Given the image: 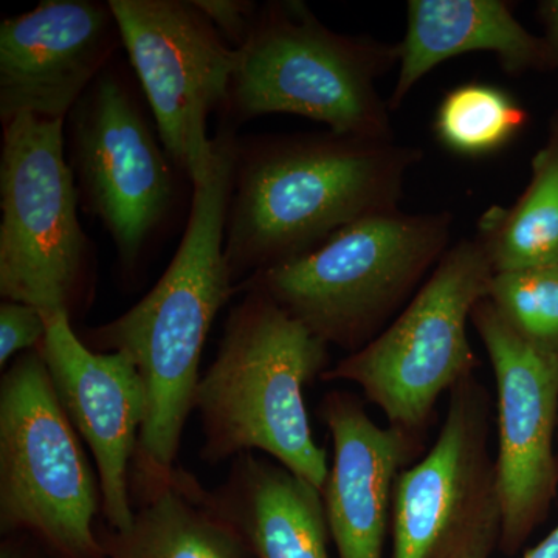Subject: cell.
Returning a JSON list of instances; mask_svg holds the SVG:
<instances>
[{
	"mask_svg": "<svg viewBox=\"0 0 558 558\" xmlns=\"http://www.w3.org/2000/svg\"><path fill=\"white\" fill-rule=\"evenodd\" d=\"M236 143L227 124L213 137L211 157L191 179L185 233L159 282L130 311L83 337L94 351L126 354L145 385L148 409L132 464L137 475L175 469L183 429L196 410L202 351L213 322L236 293L223 253Z\"/></svg>",
	"mask_w": 558,
	"mask_h": 558,
	"instance_id": "obj_1",
	"label": "cell"
},
{
	"mask_svg": "<svg viewBox=\"0 0 558 558\" xmlns=\"http://www.w3.org/2000/svg\"><path fill=\"white\" fill-rule=\"evenodd\" d=\"M421 159L395 140L330 131L238 138L223 245L234 288L355 220L398 208L407 172Z\"/></svg>",
	"mask_w": 558,
	"mask_h": 558,
	"instance_id": "obj_2",
	"label": "cell"
},
{
	"mask_svg": "<svg viewBox=\"0 0 558 558\" xmlns=\"http://www.w3.org/2000/svg\"><path fill=\"white\" fill-rule=\"evenodd\" d=\"M241 293L197 388L201 459L266 454L322 492L330 465L312 435L306 389L329 369V344L266 293Z\"/></svg>",
	"mask_w": 558,
	"mask_h": 558,
	"instance_id": "obj_3",
	"label": "cell"
},
{
	"mask_svg": "<svg viewBox=\"0 0 558 558\" xmlns=\"http://www.w3.org/2000/svg\"><path fill=\"white\" fill-rule=\"evenodd\" d=\"M450 213H376L317 248L259 271L236 292L259 290L332 347L359 351L416 295L450 240Z\"/></svg>",
	"mask_w": 558,
	"mask_h": 558,
	"instance_id": "obj_4",
	"label": "cell"
},
{
	"mask_svg": "<svg viewBox=\"0 0 558 558\" xmlns=\"http://www.w3.org/2000/svg\"><path fill=\"white\" fill-rule=\"evenodd\" d=\"M399 60V44L332 32L300 0L266 3L236 50L227 124L292 113L333 134L391 142L376 83Z\"/></svg>",
	"mask_w": 558,
	"mask_h": 558,
	"instance_id": "obj_5",
	"label": "cell"
},
{
	"mask_svg": "<svg viewBox=\"0 0 558 558\" xmlns=\"http://www.w3.org/2000/svg\"><path fill=\"white\" fill-rule=\"evenodd\" d=\"M100 476L38 351L0 381V532L39 539L58 558H106L97 535Z\"/></svg>",
	"mask_w": 558,
	"mask_h": 558,
	"instance_id": "obj_6",
	"label": "cell"
},
{
	"mask_svg": "<svg viewBox=\"0 0 558 558\" xmlns=\"http://www.w3.org/2000/svg\"><path fill=\"white\" fill-rule=\"evenodd\" d=\"M494 275L478 241L458 242L398 317L322 380L357 385L389 427L424 439L440 396L473 376L478 365L468 325L476 304L487 299Z\"/></svg>",
	"mask_w": 558,
	"mask_h": 558,
	"instance_id": "obj_7",
	"label": "cell"
},
{
	"mask_svg": "<svg viewBox=\"0 0 558 558\" xmlns=\"http://www.w3.org/2000/svg\"><path fill=\"white\" fill-rule=\"evenodd\" d=\"M65 149V120L16 117L0 154V295L70 318L92 292L90 242Z\"/></svg>",
	"mask_w": 558,
	"mask_h": 558,
	"instance_id": "obj_8",
	"label": "cell"
},
{
	"mask_svg": "<svg viewBox=\"0 0 558 558\" xmlns=\"http://www.w3.org/2000/svg\"><path fill=\"white\" fill-rule=\"evenodd\" d=\"M80 201L102 223L120 269L134 277L178 199V167L119 69L108 65L65 120Z\"/></svg>",
	"mask_w": 558,
	"mask_h": 558,
	"instance_id": "obj_9",
	"label": "cell"
},
{
	"mask_svg": "<svg viewBox=\"0 0 558 558\" xmlns=\"http://www.w3.org/2000/svg\"><path fill=\"white\" fill-rule=\"evenodd\" d=\"M449 395L432 449L396 480L391 558H490L501 539L490 395L475 374Z\"/></svg>",
	"mask_w": 558,
	"mask_h": 558,
	"instance_id": "obj_10",
	"label": "cell"
},
{
	"mask_svg": "<svg viewBox=\"0 0 558 558\" xmlns=\"http://www.w3.org/2000/svg\"><path fill=\"white\" fill-rule=\"evenodd\" d=\"M172 163L193 179L213 153L208 119L226 109L236 50L194 0H109Z\"/></svg>",
	"mask_w": 558,
	"mask_h": 558,
	"instance_id": "obj_11",
	"label": "cell"
},
{
	"mask_svg": "<svg viewBox=\"0 0 558 558\" xmlns=\"http://www.w3.org/2000/svg\"><path fill=\"white\" fill-rule=\"evenodd\" d=\"M472 325L497 384L499 548L513 554L542 523L556 497L558 354L520 336L487 299L473 310Z\"/></svg>",
	"mask_w": 558,
	"mask_h": 558,
	"instance_id": "obj_12",
	"label": "cell"
},
{
	"mask_svg": "<svg viewBox=\"0 0 558 558\" xmlns=\"http://www.w3.org/2000/svg\"><path fill=\"white\" fill-rule=\"evenodd\" d=\"M44 317L46 337L36 351L49 369L62 409L95 459L102 523L126 531L134 520L132 464L148 409L145 385L123 352L87 347L68 314Z\"/></svg>",
	"mask_w": 558,
	"mask_h": 558,
	"instance_id": "obj_13",
	"label": "cell"
},
{
	"mask_svg": "<svg viewBox=\"0 0 558 558\" xmlns=\"http://www.w3.org/2000/svg\"><path fill=\"white\" fill-rule=\"evenodd\" d=\"M121 43L109 2L44 0L0 24V119L68 120Z\"/></svg>",
	"mask_w": 558,
	"mask_h": 558,
	"instance_id": "obj_14",
	"label": "cell"
},
{
	"mask_svg": "<svg viewBox=\"0 0 558 558\" xmlns=\"http://www.w3.org/2000/svg\"><path fill=\"white\" fill-rule=\"evenodd\" d=\"M318 414L333 447L322 497L337 556L384 558L396 480L422 454L424 439L380 427L357 396L340 389L323 398Z\"/></svg>",
	"mask_w": 558,
	"mask_h": 558,
	"instance_id": "obj_15",
	"label": "cell"
},
{
	"mask_svg": "<svg viewBox=\"0 0 558 558\" xmlns=\"http://www.w3.org/2000/svg\"><path fill=\"white\" fill-rule=\"evenodd\" d=\"M399 76L388 101L398 109L440 62L470 51H494L509 75L550 70L545 39L532 35L502 0H410Z\"/></svg>",
	"mask_w": 558,
	"mask_h": 558,
	"instance_id": "obj_16",
	"label": "cell"
},
{
	"mask_svg": "<svg viewBox=\"0 0 558 558\" xmlns=\"http://www.w3.org/2000/svg\"><path fill=\"white\" fill-rule=\"evenodd\" d=\"M207 495L256 558H330L322 492L274 459L240 454Z\"/></svg>",
	"mask_w": 558,
	"mask_h": 558,
	"instance_id": "obj_17",
	"label": "cell"
},
{
	"mask_svg": "<svg viewBox=\"0 0 558 558\" xmlns=\"http://www.w3.org/2000/svg\"><path fill=\"white\" fill-rule=\"evenodd\" d=\"M134 520L126 531L97 526L106 558H256L236 526L182 469L131 476Z\"/></svg>",
	"mask_w": 558,
	"mask_h": 558,
	"instance_id": "obj_18",
	"label": "cell"
},
{
	"mask_svg": "<svg viewBox=\"0 0 558 558\" xmlns=\"http://www.w3.org/2000/svg\"><path fill=\"white\" fill-rule=\"evenodd\" d=\"M475 240L495 274L558 264V112L548 142L532 160L526 190L512 207L488 208Z\"/></svg>",
	"mask_w": 558,
	"mask_h": 558,
	"instance_id": "obj_19",
	"label": "cell"
},
{
	"mask_svg": "<svg viewBox=\"0 0 558 558\" xmlns=\"http://www.w3.org/2000/svg\"><path fill=\"white\" fill-rule=\"evenodd\" d=\"M527 123V110L508 90L468 83L442 98L433 128L444 148L458 156L484 157L505 149Z\"/></svg>",
	"mask_w": 558,
	"mask_h": 558,
	"instance_id": "obj_20",
	"label": "cell"
},
{
	"mask_svg": "<svg viewBox=\"0 0 558 558\" xmlns=\"http://www.w3.org/2000/svg\"><path fill=\"white\" fill-rule=\"evenodd\" d=\"M487 300L520 336L558 354V264L498 271Z\"/></svg>",
	"mask_w": 558,
	"mask_h": 558,
	"instance_id": "obj_21",
	"label": "cell"
},
{
	"mask_svg": "<svg viewBox=\"0 0 558 558\" xmlns=\"http://www.w3.org/2000/svg\"><path fill=\"white\" fill-rule=\"evenodd\" d=\"M46 330L43 312L31 304L3 301L0 306V366L9 368L11 359L38 349Z\"/></svg>",
	"mask_w": 558,
	"mask_h": 558,
	"instance_id": "obj_22",
	"label": "cell"
},
{
	"mask_svg": "<svg viewBox=\"0 0 558 558\" xmlns=\"http://www.w3.org/2000/svg\"><path fill=\"white\" fill-rule=\"evenodd\" d=\"M194 3L234 50L247 40L259 11L256 3L247 0H194Z\"/></svg>",
	"mask_w": 558,
	"mask_h": 558,
	"instance_id": "obj_23",
	"label": "cell"
},
{
	"mask_svg": "<svg viewBox=\"0 0 558 558\" xmlns=\"http://www.w3.org/2000/svg\"><path fill=\"white\" fill-rule=\"evenodd\" d=\"M2 537L0 558H58L39 539L24 532L2 535Z\"/></svg>",
	"mask_w": 558,
	"mask_h": 558,
	"instance_id": "obj_24",
	"label": "cell"
},
{
	"mask_svg": "<svg viewBox=\"0 0 558 558\" xmlns=\"http://www.w3.org/2000/svg\"><path fill=\"white\" fill-rule=\"evenodd\" d=\"M538 17L545 27L543 39L548 46L553 69H558V0L539 2Z\"/></svg>",
	"mask_w": 558,
	"mask_h": 558,
	"instance_id": "obj_25",
	"label": "cell"
},
{
	"mask_svg": "<svg viewBox=\"0 0 558 558\" xmlns=\"http://www.w3.org/2000/svg\"><path fill=\"white\" fill-rule=\"evenodd\" d=\"M521 558H558V526L550 532L548 537Z\"/></svg>",
	"mask_w": 558,
	"mask_h": 558,
	"instance_id": "obj_26",
	"label": "cell"
}]
</instances>
